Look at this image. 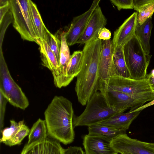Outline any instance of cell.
Wrapping results in <instances>:
<instances>
[{
	"label": "cell",
	"instance_id": "7c38bea8",
	"mask_svg": "<svg viewBox=\"0 0 154 154\" xmlns=\"http://www.w3.org/2000/svg\"><path fill=\"white\" fill-rule=\"evenodd\" d=\"M111 141L103 135H85L83 145L85 154H118L111 146Z\"/></svg>",
	"mask_w": 154,
	"mask_h": 154
},
{
	"label": "cell",
	"instance_id": "4fadbf2b",
	"mask_svg": "<svg viewBox=\"0 0 154 154\" xmlns=\"http://www.w3.org/2000/svg\"><path fill=\"white\" fill-rule=\"evenodd\" d=\"M107 20L98 5L91 15L85 28L76 44H85L98 36L100 30L107 24Z\"/></svg>",
	"mask_w": 154,
	"mask_h": 154
},
{
	"label": "cell",
	"instance_id": "f546056e",
	"mask_svg": "<svg viewBox=\"0 0 154 154\" xmlns=\"http://www.w3.org/2000/svg\"><path fill=\"white\" fill-rule=\"evenodd\" d=\"M8 102L7 99L0 92V128L1 132L4 126L6 106Z\"/></svg>",
	"mask_w": 154,
	"mask_h": 154
},
{
	"label": "cell",
	"instance_id": "5bb4252c",
	"mask_svg": "<svg viewBox=\"0 0 154 154\" xmlns=\"http://www.w3.org/2000/svg\"><path fill=\"white\" fill-rule=\"evenodd\" d=\"M137 13L134 12L114 32L112 42V49L123 46L135 35Z\"/></svg>",
	"mask_w": 154,
	"mask_h": 154
},
{
	"label": "cell",
	"instance_id": "2e32d148",
	"mask_svg": "<svg viewBox=\"0 0 154 154\" xmlns=\"http://www.w3.org/2000/svg\"><path fill=\"white\" fill-rule=\"evenodd\" d=\"M37 43L39 46L42 64L51 72L53 77L54 84L56 87L58 88L60 72L57 60L45 40L38 41Z\"/></svg>",
	"mask_w": 154,
	"mask_h": 154
},
{
	"label": "cell",
	"instance_id": "e575fe53",
	"mask_svg": "<svg viewBox=\"0 0 154 154\" xmlns=\"http://www.w3.org/2000/svg\"><path fill=\"white\" fill-rule=\"evenodd\" d=\"M146 78L152 91L154 92V69H152L150 73L146 76Z\"/></svg>",
	"mask_w": 154,
	"mask_h": 154
},
{
	"label": "cell",
	"instance_id": "d6a6232c",
	"mask_svg": "<svg viewBox=\"0 0 154 154\" xmlns=\"http://www.w3.org/2000/svg\"><path fill=\"white\" fill-rule=\"evenodd\" d=\"M111 35L109 30L104 27L100 29L99 31L98 37L101 40H107L110 39Z\"/></svg>",
	"mask_w": 154,
	"mask_h": 154
},
{
	"label": "cell",
	"instance_id": "836d02e7",
	"mask_svg": "<svg viewBox=\"0 0 154 154\" xmlns=\"http://www.w3.org/2000/svg\"><path fill=\"white\" fill-rule=\"evenodd\" d=\"M153 1L154 0H133L134 9L137 11L139 8Z\"/></svg>",
	"mask_w": 154,
	"mask_h": 154
},
{
	"label": "cell",
	"instance_id": "484cf974",
	"mask_svg": "<svg viewBox=\"0 0 154 154\" xmlns=\"http://www.w3.org/2000/svg\"><path fill=\"white\" fill-rule=\"evenodd\" d=\"M137 26L144 23L154 13V0L139 8L137 11Z\"/></svg>",
	"mask_w": 154,
	"mask_h": 154
},
{
	"label": "cell",
	"instance_id": "e0dca14e",
	"mask_svg": "<svg viewBox=\"0 0 154 154\" xmlns=\"http://www.w3.org/2000/svg\"><path fill=\"white\" fill-rule=\"evenodd\" d=\"M140 112V111L134 112L128 111L125 113L123 112L116 113L99 124L126 131Z\"/></svg>",
	"mask_w": 154,
	"mask_h": 154
},
{
	"label": "cell",
	"instance_id": "3957f363",
	"mask_svg": "<svg viewBox=\"0 0 154 154\" xmlns=\"http://www.w3.org/2000/svg\"><path fill=\"white\" fill-rule=\"evenodd\" d=\"M86 105L82 113L79 116L74 117V128L98 125L115 114L123 112L110 106L105 97L98 91L93 94Z\"/></svg>",
	"mask_w": 154,
	"mask_h": 154
},
{
	"label": "cell",
	"instance_id": "f1b7e54d",
	"mask_svg": "<svg viewBox=\"0 0 154 154\" xmlns=\"http://www.w3.org/2000/svg\"><path fill=\"white\" fill-rule=\"evenodd\" d=\"M110 2L116 6L118 10L134 9L133 0H111Z\"/></svg>",
	"mask_w": 154,
	"mask_h": 154
},
{
	"label": "cell",
	"instance_id": "8fae6325",
	"mask_svg": "<svg viewBox=\"0 0 154 154\" xmlns=\"http://www.w3.org/2000/svg\"><path fill=\"white\" fill-rule=\"evenodd\" d=\"M100 2V0H94L88 10L73 18L68 30L65 33V38L68 46L76 44L84 31L91 15L99 5Z\"/></svg>",
	"mask_w": 154,
	"mask_h": 154
},
{
	"label": "cell",
	"instance_id": "30bf717a",
	"mask_svg": "<svg viewBox=\"0 0 154 154\" xmlns=\"http://www.w3.org/2000/svg\"><path fill=\"white\" fill-rule=\"evenodd\" d=\"M112 47L110 39L102 40L99 61V80L98 91H102L107 85L110 77L114 75Z\"/></svg>",
	"mask_w": 154,
	"mask_h": 154
},
{
	"label": "cell",
	"instance_id": "9c48e42d",
	"mask_svg": "<svg viewBox=\"0 0 154 154\" xmlns=\"http://www.w3.org/2000/svg\"><path fill=\"white\" fill-rule=\"evenodd\" d=\"M111 146L121 154H154V143L132 138L124 133L113 139Z\"/></svg>",
	"mask_w": 154,
	"mask_h": 154
},
{
	"label": "cell",
	"instance_id": "4316f807",
	"mask_svg": "<svg viewBox=\"0 0 154 154\" xmlns=\"http://www.w3.org/2000/svg\"><path fill=\"white\" fill-rule=\"evenodd\" d=\"M45 40L47 42L51 51L55 54L59 63L61 40L49 31L46 34Z\"/></svg>",
	"mask_w": 154,
	"mask_h": 154
},
{
	"label": "cell",
	"instance_id": "ba28073f",
	"mask_svg": "<svg viewBox=\"0 0 154 154\" xmlns=\"http://www.w3.org/2000/svg\"><path fill=\"white\" fill-rule=\"evenodd\" d=\"M107 89L131 95L153 91L146 78L137 80L117 75H112L105 88L100 92L103 94Z\"/></svg>",
	"mask_w": 154,
	"mask_h": 154
},
{
	"label": "cell",
	"instance_id": "1f68e13d",
	"mask_svg": "<svg viewBox=\"0 0 154 154\" xmlns=\"http://www.w3.org/2000/svg\"><path fill=\"white\" fill-rule=\"evenodd\" d=\"M63 154H85L82 149L80 146H70L64 149Z\"/></svg>",
	"mask_w": 154,
	"mask_h": 154
},
{
	"label": "cell",
	"instance_id": "ffe728a7",
	"mask_svg": "<svg viewBox=\"0 0 154 154\" xmlns=\"http://www.w3.org/2000/svg\"><path fill=\"white\" fill-rule=\"evenodd\" d=\"M152 19L151 17L142 25L137 26L135 31V35L143 49L149 55L150 54V38L152 27Z\"/></svg>",
	"mask_w": 154,
	"mask_h": 154
},
{
	"label": "cell",
	"instance_id": "d6986e66",
	"mask_svg": "<svg viewBox=\"0 0 154 154\" xmlns=\"http://www.w3.org/2000/svg\"><path fill=\"white\" fill-rule=\"evenodd\" d=\"M66 32L60 34L61 46L59 63L60 75L58 88L64 87L67 66L71 57L69 50L65 38Z\"/></svg>",
	"mask_w": 154,
	"mask_h": 154
},
{
	"label": "cell",
	"instance_id": "7402d4cb",
	"mask_svg": "<svg viewBox=\"0 0 154 154\" xmlns=\"http://www.w3.org/2000/svg\"><path fill=\"white\" fill-rule=\"evenodd\" d=\"M123 47V46H120L112 49L114 75L130 78V74L125 59Z\"/></svg>",
	"mask_w": 154,
	"mask_h": 154
},
{
	"label": "cell",
	"instance_id": "277c9868",
	"mask_svg": "<svg viewBox=\"0 0 154 154\" xmlns=\"http://www.w3.org/2000/svg\"><path fill=\"white\" fill-rule=\"evenodd\" d=\"M123 50L130 78L137 80L146 79L152 55L145 52L135 35L124 45Z\"/></svg>",
	"mask_w": 154,
	"mask_h": 154
},
{
	"label": "cell",
	"instance_id": "d4e9b609",
	"mask_svg": "<svg viewBox=\"0 0 154 154\" xmlns=\"http://www.w3.org/2000/svg\"><path fill=\"white\" fill-rule=\"evenodd\" d=\"M10 126L2 130L1 132L2 137L0 139L1 143L4 142L11 140L24 123V121L16 122L13 120H10Z\"/></svg>",
	"mask_w": 154,
	"mask_h": 154
},
{
	"label": "cell",
	"instance_id": "4dcf8cb0",
	"mask_svg": "<svg viewBox=\"0 0 154 154\" xmlns=\"http://www.w3.org/2000/svg\"><path fill=\"white\" fill-rule=\"evenodd\" d=\"M0 24H1L3 17L10 9L9 0H0Z\"/></svg>",
	"mask_w": 154,
	"mask_h": 154
},
{
	"label": "cell",
	"instance_id": "603a6c76",
	"mask_svg": "<svg viewBox=\"0 0 154 154\" xmlns=\"http://www.w3.org/2000/svg\"><path fill=\"white\" fill-rule=\"evenodd\" d=\"M28 135L26 145L27 146L46 138L48 135L45 120L38 119L33 124Z\"/></svg>",
	"mask_w": 154,
	"mask_h": 154
},
{
	"label": "cell",
	"instance_id": "cb8c5ba5",
	"mask_svg": "<svg viewBox=\"0 0 154 154\" xmlns=\"http://www.w3.org/2000/svg\"><path fill=\"white\" fill-rule=\"evenodd\" d=\"M88 134L104 136L111 140L123 134L126 131L110 126L97 125L88 127Z\"/></svg>",
	"mask_w": 154,
	"mask_h": 154
},
{
	"label": "cell",
	"instance_id": "9a60e30c",
	"mask_svg": "<svg viewBox=\"0 0 154 154\" xmlns=\"http://www.w3.org/2000/svg\"><path fill=\"white\" fill-rule=\"evenodd\" d=\"M60 142L48 136L29 146L25 145L20 154H63Z\"/></svg>",
	"mask_w": 154,
	"mask_h": 154
},
{
	"label": "cell",
	"instance_id": "6da1fadb",
	"mask_svg": "<svg viewBox=\"0 0 154 154\" xmlns=\"http://www.w3.org/2000/svg\"><path fill=\"white\" fill-rule=\"evenodd\" d=\"M102 40L98 36L85 44L81 69L76 76L75 90L79 102L86 105L93 94L98 91L99 61Z\"/></svg>",
	"mask_w": 154,
	"mask_h": 154
},
{
	"label": "cell",
	"instance_id": "d590c367",
	"mask_svg": "<svg viewBox=\"0 0 154 154\" xmlns=\"http://www.w3.org/2000/svg\"><path fill=\"white\" fill-rule=\"evenodd\" d=\"M154 104V99L150 101L149 102L144 104L141 106L137 108L136 109L132 111V112H134L136 111H141L144 109L149 106H151L152 105Z\"/></svg>",
	"mask_w": 154,
	"mask_h": 154
},
{
	"label": "cell",
	"instance_id": "83f0119b",
	"mask_svg": "<svg viewBox=\"0 0 154 154\" xmlns=\"http://www.w3.org/2000/svg\"><path fill=\"white\" fill-rule=\"evenodd\" d=\"M30 130L28 127L24 123L12 139L4 143L9 146L19 144L23 139L29 135Z\"/></svg>",
	"mask_w": 154,
	"mask_h": 154
},
{
	"label": "cell",
	"instance_id": "44dd1931",
	"mask_svg": "<svg viewBox=\"0 0 154 154\" xmlns=\"http://www.w3.org/2000/svg\"><path fill=\"white\" fill-rule=\"evenodd\" d=\"M83 55L82 51H74L71 55L67 66L64 87L68 86L79 72L82 66Z\"/></svg>",
	"mask_w": 154,
	"mask_h": 154
},
{
	"label": "cell",
	"instance_id": "ac0fdd59",
	"mask_svg": "<svg viewBox=\"0 0 154 154\" xmlns=\"http://www.w3.org/2000/svg\"><path fill=\"white\" fill-rule=\"evenodd\" d=\"M29 10L33 28L37 38L36 43L45 40L48 29L45 26L36 5L28 0Z\"/></svg>",
	"mask_w": 154,
	"mask_h": 154
},
{
	"label": "cell",
	"instance_id": "52a82bcc",
	"mask_svg": "<svg viewBox=\"0 0 154 154\" xmlns=\"http://www.w3.org/2000/svg\"><path fill=\"white\" fill-rule=\"evenodd\" d=\"M103 95L110 106L123 112L129 109L131 112L154 99L153 91L131 95L107 89Z\"/></svg>",
	"mask_w": 154,
	"mask_h": 154
},
{
	"label": "cell",
	"instance_id": "5b68a950",
	"mask_svg": "<svg viewBox=\"0 0 154 154\" xmlns=\"http://www.w3.org/2000/svg\"><path fill=\"white\" fill-rule=\"evenodd\" d=\"M0 92L11 105L24 110L29 106L28 99L21 88L13 79L3 54L0 61Z\"/></svg>",
	"mask_w": 154,
	"mask_h": 154
},
{
	"label": "cell",
	"instance_id": "8992f818",
	"mask_svg": "<svg viewBox=\"0 0 154 154\" xmlns=\"http://www.w3.org/2000/svg\"><path fill=\"white\" fill-rule=\"evenodd\" d=\"M9 1L13 27L23 40L36 43L37 38L30 16L28 0Z\"/></svg>",
	"mask_w": 154,
	"mask_h": 154
},
{
	"label": "cell",
	"instance_id": "7a4b0ae2",
	"mask_svg": "<svg viewBox=\"0 0 154 154\" xmlns=\"http://www.w3.org/2000/svg\"><path fill=\"white\" fill-rule=\"evenodd\" d=\"M44 114L49 136L65 145L73 142L74 116L70 101L63 96H55Z\"/></svg>",
	"mask_w": 154,
	"mask_h": 154
}]
</instances>
